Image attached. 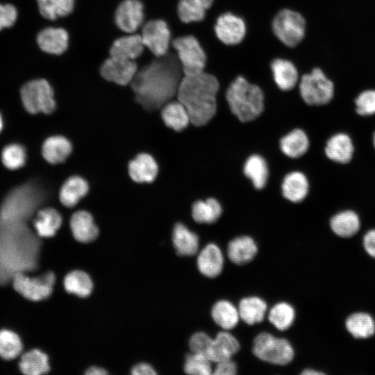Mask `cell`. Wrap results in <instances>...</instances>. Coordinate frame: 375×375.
<instances>
[{
	"label": "cell",
	"instance_id": "2",
	"mask_svg": "<svg viewBox=\"0 0 375 375\" xmlns=\"http://www.w3.org/2000/svg\"><path fill=\"white\" fill-rule=\"evenodd\" d=\"M219 87L216 77L204 72L182 77L177 99L187 109L193 125L203 126L215 116Z\"/></svg>",
	"mask_w": 375,
	"mask_h": 375
},
{
	"label": "cell",
	"instance_id": "21",
	"mask_svg": "<svg viewBox=\"0 0 375 375\" xmlns=\"http://www.w3.org/2000/svg\"><path fill=\"white\" fill-rule=\"evenodd\" d=\"M270 67L274 81L279 89L288 91L295 87L299 81V74L291 61L276 58L271 62Z\"/></svg>",
	"mask_w": 375,
	"mask_h": 375
},
{
	"label": "cell",
	"instance_id": "52",
	"mask_svg": "<svg viewBox=\"0 0 375 375\" xmlns=\"http://www.w3.org/2000/svg\"><path fill=\"white\" fill-rule=\"evenodd\" d=\"M85 374L88 375H104L107 374V372L98 367H92L86 371Z\"/></svg>",
	"mask_w": 375,
	"mask_h": 375
},
{
	"label": "cell",
	"instance_id": "48",
	"mask_svg": "<svg viewBox=\"0 0 375 375\" xmlns=\"http://www.w3.org/2000/svg\"><path fill=\"white\" fill-rule=\"evenodd\" d=\"M236 372V364L231 358L217 362L212 374L215 375H234Z\"/></svg>",
	"mask_w": 375,
	"mask_h": 375
},
{
	"label": "cell",
	"instance_id": "38",
	"mask_svg": "<svg viewBox=\"0 0 375 375\" xmlns=\"http://www.w3.org/2000/svg\"><path fill=\"white\" fill-rule=\"evenodd\" d=\"M219 202L214 199L199 200L192 205V215L198 223L211 224L217 221L222 214Z\"/></svg>",
	"mask_w": 375,
	"mask_h": 375
},
{
	"label": "cell",
	"instance_id": "49",
	"mask_svg": "<svg viewBox=\"0 0 375 375\" xmlns=\"http://www.w3.org/2000/svg\"><path fill=\"white\" fill-rule=\"evenodd\" d=\"M362 246L367 255L375 258V227L371 228L364 233Z\"/></svg>",
	"mask_w": 375,
	"mask_h": 375
},
{
	"label": "cell",
	"instance_id": "11",
	"mask_svg": "<svg viewBox=\"0 0 375 375\" xmlns=\"http://www.w3.org/2000/svg\"><path fill=\"white\" fill-rule=\"evenodd\" d=\"M141 37L144 47L156 57H162L167 53L170 31L165 21L156 19L148 22L142 28Z\"/></svg>",
	"mask_w": 375,
	"mask_h": 375
},
{
	"label": "cell",
	"instance_id": "43",
	"mask_svg": "<svg viewBox=\"0 0 375 375\" xmlns=\"http://www.w3.org/2000/svg\"><path fill=\"white\" fill-rule=\"evenodd\" d=\"M212 362L204 354L194 353L186 356L184 371L192 375H210L212 374Z\"/></svg>",
	"mask_w": 375,
	"mask_h": 375
},
{
	"label": "cell",
	"instance_id": "35",
	"mask_svg": "<svg viewBox=\"0 0 375 375\" xmlns=\"http://www.w3.org/2000/svg\"><path fill=\"white\" fill-rule=\"evenodd\" d=\"M214 0H179L178 15L184 23L200 22L206 15Z\"/></svg>",
	"mask_w": 375,
	"mask_h": 375
},
{
	"label": "cell",
	"instance_id": "22",
	"mask_svg": "<svg viewBox=\"0 0 375 375\" xmlns=\"http://www.w3.org/2000/svg\"><path fill=\"white\" fill-rule=\"evenodd\" d=\"M308 190V178L301 172L294 171L286 174L281 184L283 197L294 203L303 201L307 196Z\"/></svg>",
	"mask_w": 375,
	"mask_h": 375
},
{
	"label": "cell",
	"instance_id": "42",
	"mask_svg": "<svg viewBox=\"0 0 375 375\" xmlns=\"http://www.w3.org/2000/svg\"><path fill=\"white\" fill-rule=\"evenodd\" d=\"M64 285L68 292L82 297L88 296L92 289V282L90 276L79 270L68 274L65 278Z\"/></svg>",
	"mask_w": 375,
	"mask_h": 375
},
{
	"label": "cell",
	"instance_id": "41",
	"mask_svg": "<svg viewBox=\"0 0 375 375\" xmlns=\"http://www.w3.org/2000/svg\"><path fill=\"white\" fill-rule=\"evenodd\" d=\"M39 12L45 19L54 20L70 14L74 0H36Z\"/></svg>",
	"mask_w": 375,
	"mask_h": 375
},
{
	"label": "cell",
	"instance_id": "9",
	"mask_svg": "<svg viewBox=\"0 0 375 375\" xmlns=\"http://www.w3.org/2000/svg\"><path fill=\"white\" fill-rule=\"evenodd\" d=\"M172 45L177 52V58L185 76L203 72L206 55L197 39L192 35L176 38Z\"/></svg>",
	"mask_w": 375,
	"mask_h": 375
},
{
	"label": "cell",
	"instance_id": "17",
	"mask_svg": "<svg viewBox=\"0 0 375 375\" xmlns=\"http://www.w3.org/2000/svg\"><path fill=\"white\" fill-rule=\"evenodd\" d=\"M347 332L356 340H366L375 334V319L368 312L354 311L344 321Z\"/></svg>",
	"mask_w": 375,
	"mask_h": 375
},
{
	"label": "cell",
	"instance_id": "44",
	"mask_svg": "<svg viewBox=\"0 0 375 375\" xmlns=\"http://www.w3.org/2000/svg\"><path fill=\"white\" fill-rule=\"evenodd\" d=\"M26 153L24 149L18 144H10L4 148L2 152V161L10 169H16L24 165Z\"/></svg>",
	"mask_w": 375,
	"mask_h": 375
},
{
	"label": "cell",
	"instance_id": "37",
	"mask_svg": "<svg viewBox=\"0 0 375 375\" xmlns=\"http://www.w3.org/2000/svg\"><path fill=\"white\" fill-rule=\"evenodd\" d=\"M243 171L255 188L260 190L265 186L269 172L267 162L262 156L257 154L249 156L244 165Z\"/></svg>",
	"mask_w": 375,
	"mask_h": 375
},
{
	"label": "cell",
	"instance_id": "53",
	"mask_svg": "<svg viewBox=\"0 0 375 375\" xmlns=\"http://www.w3.org/2000/svg\"><path fill=\"white\" fill-rule=\"evenodd\" d=\"M2 126H3V124H2V119H1V115H0V131L2 128Z\"/></svg>",
	"mask_w": 375,
	"mask_h": 375
},
{
	"label": "cell",
	"instance_id": "40",
	"mask_svg": "<svg viewBox=\"0 0 375 375\" xmlns=\"http://www.w3.org/2000/svg\"><path fill=\"white\" fill-rule=\"evenodd\" d=\"M23 351V344L19 335L8 329L0 330V358L12 360L18 358Z\"/></svg>",
	"mask_w": 375,
	"mask_h": 375
},
{
	"label": "cell",
	"instance_id": "32",
	"mask_svg": "<svg viewBox=\"0 0 375 375\" xmlns=\"http://www.w3.org/2000/svg\"><path fill=\"white\" fill-rule=\"evenodd\" d=\"M87 181L81 176L69 177L62 185L60 191V200L62 205L73 207L88 193Z\"/></svg>",
	"mask_w": 375,
	"mask_h": 375
},
{
	"label": "cell",
	"instance_id": "34",
	"mask_svg": "<svg viewBox=\"0 0 375 375\" xmlns=\"http://www.w3.org/2000/svg\"><path fill=\"white\" fill-rule=\"evenodd\" d=\"M161 114L165 125L176 131L185 129L191 123L187 109L179 101L166 103Z\"/></svg>",
	"mask_w": 375,
	"mask_h": 375
},
{
	"label": "cell",
	"instance_id": "7",
	"mask_svg": "<svg viewBox=\"0 0 375 375\" xmlns=\"http://www.w3.org/2000/svg\"><path fill=\"white\" fill-rule=\"evenodd\" d=\"M306 22L299 12L283 9L272 22V30L278 39L284 44L294 47L301 43L305 37Z\"/></svg>",
	"mask_w": 375,
	"mask_h": 375
},
{
	"label": "cell",
	"instance_id": "6",
	"mask_svg": "<svg viewBox=\"0 0 375 375\" xmlns=\"http://www.w3.org/2000/svg\"><path fill=\"white\" fill-rule=\"evenodd\" d=\"M39 190L24 186L12 192L4 202L1 212L2 221L15 223L30 215L40 202Z\"/></svg>",
	"mask_w": 375,
	"mask_h": 375
},
{
	"label": "cell",
	"instance_id": "26",
	"mask_svg": "<svg viewBox=\"0 0 375 375\" xmlns=\"http://www.w3.org/2000/svg\"><path fill=\"white\" fill-rule=\"evenodd\" d=\"M70 227L74 237L81 242H91L98 235V228L92 215L84 210L78 211L72 216Z\"/></svg>",
	"mask_w": 375,
	"mask_h": 375
},
{
	"label": "cell",
	"instance_id": "45",
	"mask_svg": "<svg viewBox=\"0 0 375 375\" xmlns=\"http://www.w3.org/2000/svg\"><path fill=\"white\" fill-rule=\"evenodd\" d=\"M356 111L362 116L375 114V90L362 91L355 99Z\"/></svg>",
	"mask_w": 375,
	"mask_h": 375
},
{
	"label": "cell",
	"instance_id": "25",
	"mask_svg": "<svg viewBox=\"0 0 375 375\" xmlns=\"http://www.w3.org/2000/svg\"><path fill=\"white\" fill-rule=\"evenodd\" d=\"M141 35L131 33L114 41L110 49V56L134 60L144 49Z\"/></svg>",
	"mask_w": 375,
	"mask_h": 375
},
{
	"label": "cell",
	"instance_id": "3",
	"mask_svg": "<svg viewBox=\"0 0 375 375\" xmlns=\"http://www.w3.org/2000/svg\"><path fill=\"white\" fill-rule=\"evenodd\" d=\"M226 99L232 113L241 122L253 121L264 109L262 90L241 76L230 84Z\"/></svg>",
	"mask_w": 375,
	"mask_h": 375
},
{
	"label": "cell",
	"instance_id": "46",
	"mask_svg": "<svg viewBox=\"0 0 375 375\" xmlns=\"http://www.w3.org/2000/svg\"><path fill=\"white\" fill-rule=\"evenodd\" d=\"M212 339L207 333L199 331L194 333L189 340V347L192 352L206 354Z\"/></svg>",
	"mask_w": 375,
	"mask_h": 375
},
{
	"label": "cell",
	"instance_id": "31",
	"mask_svg": "<svg viewBox=\"0 0 375 375\" xmlns=\"http://www.w3.org/2000/svg\"><path fill=\"white\" fill-rule=\"evenodd\" d=\"M238 309L240 319L247 324L253 325L264 319L267 305L260 297H248L240 300Z\"/></svg>",
	"mask_w": 375,
	"mask_h": 375
},
{
	"label": "cell",
	"instance_id": "18",
	"mask_svg": "<svg viewBox=\"0 0 375 375\" xmlns=\"http://www.w3.org/2000/svg\"><path fill=\"white\" fill-rule=\"evenodd\" d=\"M197 263L201 274L208 278H215L223 269V253L218 246L210 243L199 253Z\"/></svg>",
	"mask_w": 375,
	"mask_h": 375
},
{
	"label": "cell",
	"instance_id": "28",
	"mask_svg": "<svg viewBox=\"0 0 375 375\" xmlns=\"http://www.w3.org/2000/svg\"><path fill=\"white\" fill-rule=\"evenodd\" d=\"M173 243L176 252L181 256H193L199 249V237L183 224L174 226L172 235Z\"/></svg>",
	"mask_w": 375,
	"mask_h": 375
},
{
	"label": "cell",
	"instance_id": "19",
	"mask_svg": "<svg viewBox=\"0 0 375 375\" xmlns=\"http://www.w3.org/2000/svg\"><path fill=\"white\" fill-rule=\"evenodd\" d=\"M37 42L40 49L48 53L60 55L68 47V34L62 28L48 27L38 35Z\"/></svg>",
	"mask_w": 375,
	"mask_h": 375
},
{
	"label": "cell",
	"instance_id": "1",
	"mask_svg": "<svg viewBox=\"0 0 375 375\" xmlns=\"http://www.w3.org/2000/svg\"><path fill=\"white\" fill-rule=\"evenodd\" d=\"M181 70L178 59L166 54L137 72L131 81L136 101L149 110L167 103L177 93Z\"/></svg>",
	"mask_w": 375,
	"mask_h": 375
},
{
	"label": "cell",
	"instance_id": "54",
	"mask_svg": "<svg viewBox=\"0 0 375 375\" xmlns=\"http://www.w3.org/2000/svg\"><path fill=\"white\" fill-rule=\"evenodd\" d=\"M373 144H374V148H375V133H374V136H373Z\"/></svg>",
	"mask_w": 375,
	"mask_h": 375
},
{
	"label": "cell",
	"instance_id": "13",
	"mask_svg": "<svg viewBox=\"0 0 375 375\" xmlns=\"http://www.w3.org/2000/svg\"><path fill=\"white\" fill-rule=\"evenodd\" d=\"M215 32L224 44L233 45L242 42L246 34V24L240 17L231 12L221 15L217 19Z\"/></svg>",
	"mask_w": 375,
	"mask_h": 375
},
{
	"label": "cell",
	"instance_id": "20",
	"mask_svg": "<svg viewBox=\"0 0 375 375\" xmlns=\"http://www.w3.org/2000/svg\"><path fill=\"white\" fill-rule=\"evenodd\" d=\"M354 147L350 137L343 133H337L329 138L325 147L326 156L338 163H347L353 156Z\"/></svg>",
	"mask_w": 375,
	"mask_h": 375
},
{
	"label": "cell",
	"instance_id": "10",
	"mask_svg": "<svg viewBox=\"0 0 375 375\" xmlns=\"http://www.w3.org/2000/svg\"><path fill=\"white\" fill-rule=\"evenodd\" d=\"M55 276L51 272L38 277H31L22 272L12 276L14 290L21 297L32 301H38L47 298L53 291Z\"/></svg>",
	"mask_w": 375,
	"mask_h": 375
},
{
	"label": "cell",
	"instance_id": "16",
	"mask_svg": "<svg viewBox=\"0 0 375 375\" xmlns=\"http://www.w3.org/2000/svg\"><path fill=\"white\" fill-rule=\"evenodd\" d=\"M238 340L227 331L219 332L208 350L206 356L212 362L231 359L240 349Z\"/></svg>",
	"mask_w": 375,
	"mask_h": 375
},
{
	"label": "cell",
	"instance_id": "24",
	"mask_svg": "<svg viewBox=\"0 0 375 375\" xmlns=\"http://www.w3.org/2000/svg\"><path fill=\"white\" fill-rule=\"evenodd\" d=\"M131 178L138 183H150L156 177L158 165L154 158L147 153L138 154L128 165Z\"/></svg>",
	"mask_w": 375,
	"mask_h": 375
},
{
	"label": "cell",
	"instance_id": "8",
	"mask_svg": "<svg viewBox=\"0 0 375 375\" xmlns=\"http://www.w3.org/2000/svg\"><path fill=\"white\" fill-rule=\"evenodd\" d=\"M21 98L25 109L30 113L52 112L56 108L53 91L44 79L26 83L21 88Z\"/></svg>",
	"mask_w": 375,
	"mask_h": 375
},
{
	"label": "cell",
	"instance_id": "14",
	"mask_svg": "<svg viewBox=\"0 0 375 375\" xmlns=\"http://www.w3.org/2000/svg\"><path fill=\"white\" fill-rule=\"evenodd\" d=\"M143 5L139 0H124L115 12L117 26L124 32L133 33L143 22Z\"/></svg>",
	"mask_w": 375,
	"mask_h": 375
},
{
	"label": "cell",
	"instance_id": "50",
	"mask_svg": "<svg viewBox=\"0 0 375 375\" xmlns=\"http://www.w3.org/2000/svg\"><path fill=\"white\" fill-rule=\"evenodd\" d=\"M133 375H154L156 372L153 367L146 363H140L133 367L131 372Z\"/></svg>",
	"mask_w": 375,
	"mask_h": 375
},
{
	"label": "cell",
	"instance_id": "51",
	"mask_svg": "<svg viewBox=\"0 0 375 375\" xmlns=\"http://www.w3.org/2000/svg\"><path fill=\"white\" fill-rule=\"evenodd\" d=\"M301 375H326L322 371L312 367H306L301 369Z\"/></svg>",
	"mask_w": 375,
	"mask_h": 375
},
{
	"label": "cell",
	"instance_id": "39",
	"mask_svg": "<svg viewBox=\"0 0 375 375\" xmlns=\"http://www.w3.org/2000/svg\"><path fill=\"white\" fill-rule=\"evenodd\" d=\"M296 318L294 308L287 302H279L270 309L268 314L269 322L278 330L288 329Z\"/></svg>",
	"mask_w": 375,
	"mask_h": 375
},
{
	"label": "cell",
	"instance_id": "36",
	"mask_svg": "<svg viewBox=\"0 0 375 375\" xmlns=\"http://www.w3.org/2000/svg\"><path fill=\"white\" fill-rule=\"evenodd\" d=\"M33 224L39 236L49 238L53 236L60 227L62 217L56 210L48 208L38 212Z\"/></svg>",
	"mask_w": 375,
	"mask_h": 375
},
{
	"label": "cell",
	"instance_id": "29",
	"mask_svg": "<svg viewBox=\"0 0 375 375\" xmlns=\"http://www.w3.org/2000/svg\"><path fill=\"white\" fill-rule=\"evenodd\" d=\"M18 367L25 375H40L47 373L50 369L48 356L36 349L29 350L21 356Z\"/></svg>",
	"mask_w": 375,
	"mask_h": 375
},
{
	"label": "cell",
	"instance_id": "12",
	"mask_svg": "<svg viewBox=\"0 0 375 375\" xmlns=\"http://www.w3.org/2000/svg\"><path fill=\"white\" fill-rule=\"evenodd\" d=\"M137 72L138 66L134 60L112 56L107 58L100 69L103 78L120 85L131 83Z\"/></svg>",
	"mask_w": 375,
	"mask_h": 375
},
{
	"label": "cell",
	"instance_id": "23",
	"mask_svg": "<svg viewBox=\"0 0 375 375\" xmlns=\"http://www.w3.org/2000/svg\"><path fill=\"white\" fill-rule=\"evenodd\" d=\"M258 252L255 241L249 236H240L233 239L228 244L227 255L229 260L237 265L251 261Z\"/></svg>",
	"mask_w": 375,
	"mask_h": 375
},
{
	"label": "cell",
	"instance_id": "4",
	"mask_svg": "<svg viewBox=\"0 0 375 375\" xmlns=\"http://www.w3.org/2000/svg\"><path fill=\"white\" fill-rule=\"evenodd\" d=\"M299 89L301 97L310 106L326 105L335 94L333 81L319 67H314L301 76Z\"/></svg>",
	"mask_w": 375,
	"mask_h": 375
},
{
	"label": "cell",
	"instance_id": "30",
	"mask_svg": "<svg viewBox=\"0 0 375 375\" xmlns=\"http://www.w3.org/2000/svg\"><path fill=\"white\" fill-rule=\"evenodd\" d=\"M309 147V140L301 129L296 128L280 140V149L288 157L297 158L305 154Z\"/></svg>",
	"mask_w": 375,
	"mask_h": 375
},
{
	"label": "cell",
	"instance_id": "5",
	"mask_svg": "<svg viewBox=\"0 0 375 375\" xmlns=\"http://www.w3.org/2000/svg\"><path fill=\"white\" fill-rule=\"evenodd\" d=\"M253 353L260 360L278 365L289 364L294 358L291 343L267 332L259 333L253 340Z\"/></svg>",
	"mask_w": 375,
	"mask_h": 375
},
{
	"label": "cell",
	"instance_id": "33",
	"mask_svg": "<svg viewBox=\"0 0 375 375\" xmlns=\"http://www.w3.org/2000/svg\"><path fill=\"white\" fill-rule=\"evenodd\" d=\"M211 316L215 323L224 330L235 328L240 318L238 309L226 300H219L213 305Z\"/></svg>",
	"mask_w": 375,
	"mask_h": 375
},
{
	"label": "cell",
	"instance_id": "27",
	"mask_svg": "<svg viewBox=\"0 0 375 375\" xmlns=\"http://www.w3.org/2000/svg\"><path fill=\"white\" fill-rule=\"evenodd\" d=\"M71 142L61 135L51 136L47 138L42 145V153L44 158L51 164L62 162L71 153Z\"/></svg>",
	"mask_w": 375,
	"mask_h": 375
},
{
	"label": "cell",
	"instance_id": "47",
	"mask_svg": "<svg viewBox=\"0 0 375 375\" xmlns=\"http://www.w3.org/2000/svg\"><path fill=\"white\" fill-rule=\"evenodd\" d=\"M17 18L16 8L10 3H0V31L11 27Z\"/></svg>",
	"mask_w": 375,
	"mask_h": 375
},
{
	"label": "cell",
	"instance_id": "15",
	"mask_svg": "<svg viewBox=\"0 0 375 375\" xmlns=\"http://www.w3.org/2000/svg\"><path fill=\"white\" fill-rule=\"evenodd\" d=\"M330 229L336 236L349 239L356 236L361 230L360 216L352 210H344L333 215L328 221Z\"/></svg>",
	"mask_w": 375,
	"mask_h": 375
}]
</instances>
